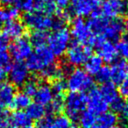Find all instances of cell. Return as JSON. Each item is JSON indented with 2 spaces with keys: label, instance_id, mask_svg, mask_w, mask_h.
I'll return each mask as SVG.
<instances>
[{
  "label": "cell",
  "instance_id": "1",
  "mask_svg": "<svg viewBox=\"0 0 128 128\" xmlns=\"http://www.w3.org/2000/svg\"><path fill=\"white\" fill-rule=\"evenodd\" d=\"M26 60V66L29 71L40 74L55 64V56L48 48L41 46L36 48Z\"/></svg>",
  "mask_w": 128,
  "mask_h": 128
},
{
  "label": "cell",
  "instance_id": "2",
  "mask_svg": "<svg viewBox=\"0 0 128 128\" xmlns=\"http://www.w3.org/2000/svg\"><path fill=\"white\" fill-rule=\"evenodd\" d=\"M70 42L71 34L66 26L54 30L48 38V48L55 57L65 54L70 48Z\"/></svg>",
  "mask_w": 128,
  "mask_h": 128
},
{
  "label": "cell",
  "instance_id": "3",
  "mask_svg": "<svg viewBox=\"0 0 128 128\" xmlns=\"http://www.w3.org/2000/svg\"><path fill=\"white\" fill-rule=\"evenodd\" d=\"M67 89L70 92H80L90 90L94 85L92 76L88 75L84 70L76 68L68 73L66 81Z\"/></svg>",
  "mask_w": 128,
  "mask_h": 128
},
{
  "label": "cell",
  "instance_id": "4",
  "mask_svg": "<svg viewBox=\"0 0 128 128\" xmlns=\"http://www.w3.org/2000/svg\"><path fill=\"white\" fill-rule=\"evenodd\" d=\"M54 18L50 14L39 11V10H32L26 12L23 17L24 26L32 31H48L54 28Z\"/></svg>",
  "mask_w": 128,
  "mask_h": 128
},
{
  "label": "cell",
  "instance_id": "5",
  "mask_svg": "<svg viewBox=\"0 0 128 128\" xmlns=\"http://www.w3.org/2000/svg\"><path fill=\"white\" fill-rule=\"evenodd\" d=\"M86 96L84 93L70 92L64 98V109L66 116L70 120H77L85 110Z\"/></svg>",
  "mask_w": 128,
  "mask_h": 128
},
{
  "label": "cell",
  "instance_id": "6",
  "mask_svg": "<svg viewBox=\"0 0 128 128\" xmlns=\"http://www.w3.org/2000/svg\"><path fill=\"white\" fill-rule=\"evenodd\" d=\"M104 0H70V13L76 18H85L99 13Z\"/></svg>",
  "mask_w": 128,
  "mask_h": 128
},
{
  "label": "cell",
  "instance_id": "7",
  "mask_svg": "<svg viewBox=\"0 0 128 128\" xmlns=\"http://www.w3.org/2000/svg\"><path fill=\"white\" fill-rule=\"evenodd\" d=\"M70 34L77 43L85 46H93L96 40V37L91 32L88 23L82 18H76L73 20Z\"/></svg>",
  "mask_w": 128,
  "mask_h": 128
},
{
  "label": "cell",
  "instance_id": "8",
  "mask_svg": "<svg viewBox=\"0 0 128 128\" xmlns=\"http://www.w3.org/2000/svg\"><path fill=\"white\" fill-rule=\"evenodd\" d=\"M65 54L66 62L68 65L78 68L84 65L88 59L92 55V49L90 46L76 42L70 45Z\"/></svg>",
  "mask_w": 128,
  "mask_h": 128
},
{
  "label": "cell",
  "instance_id": "9",
  "mask_svg": "<svg viewBox=\"0 0 128 128\" xmlns=\"http://www.w3.org/2000/svg\"><path fill=\"white\" fill-rule=\"evenodd\" d=\"M86 107L93 115L99 116L108 112L109 104L101 94L99 89L92 88L86 96Z\"/></svg>",
  "mask_w": 128,
  "mask_h": 128
},
{
  "label": "cell",
  "instance_id": "10",
  "mask_svg": "<svg viewBox=\"0 0 128 128\" xmlns=\"http://www.w3.org/2000/svg\"><path fill=\"white\" fill-rule=\"evenodd\" d=\"M101 10L104 16L110 20L126 16L128 13V0H104Z\"/></svg>",
  "mask_w": 128,
  "mask_h": 128
},
{
  "label": "cell",
  "instance_id": "11",
  "mask_svg": "<svg viewBox=\"0 0 128 128\" xmlns=\"http://www.w3.org/2000/svg\"><path fill=\"white\" fill-rule=\"evenodd\" d=\"M93 46H96L98 56L102 59V60L108 63H113L118 60L117 58L118 55L115 45L112 43V41L101 37H96V40Z\"/></svg>",
  "mask_w": 128,
  "mask_h": 128
},
{
  "label": "cell",
  "instance_id": "12",
  "mask_svg": "<svg viewBox=\"0 0 128 128\" xmlns=\"http://www.w3.org/2000/svg\"><path fill=\"white\" fill-rule=\"evenodd\" d=\"M30 40L28 38L21 37L15 41L9 46V52L11 56L17 62H23L26 60L34 51Z\"/></svg>",
  "mask_w": 128,
  "mask_h": 128
},
{
  "label": "cell",
  "instance_id": "13",
  "mask_svg": "<svg viewBox=\"0 0 128 128\" xmlns=\"http://www.w3.org/2000/svg\"><path fill=\"white\" fill-rule=\"evenodd\" d=\"M29 70L22 62H16L9 67L8 77L15 87H21L29 80Z\"/></svg>",
  "mask_w": 128,
  "mask_h": 128
},
{
  "label": "cell",
  "instance_id": "14",
  "mask_svg": "<svg viewBox=\"0 0 128 128\" xmlns=\"http://www.w3.org/2000/svg\"><path fill=\"white\" fill-rule=\"evenodd\" d=\"M123 32H124V26L122 20L119 18L108 20L101 34V38L108 40L110 41L118 40Z\"/></svg>",
  "mask_w": 128,
  "mask_h": 128
},
{
  "label": "cell",
  "instance_id": "15",
  "mask_svg": "<svg viewBox=\"0 0 128 128\" xmlns=\"http://www.w3.org/2000/svg\"><path fill=\"white\" fill-rule=\"evenodd\" d=\"M110 70V80L112 82L116 84H120L126 77L128 71V66L124 60H116L113 62Z\"/></svg>",
  "mask_w": 128,
  "mask_h": 128
},
{
  "label": "cell",
  "instance_id": "16",
  "mask_svg": "<svg viewBox=\"0 0 128 128\" xmlns=\"http://www.w3.org/2000/svg\"><path fill=\"white\" fill-rule=\"evenodd\" d=\"M54 96V94L51 86L48 85V84H40L37 91L34 95V99H35V103L45 106L51 103Z\"/></svg>",
  "mask_w": 128,
  "mask_h": 128
},
{
  "label": "cell",
  "instance_id": "17",
  "mask_svg": "<svg viewBox=\"0 0 128 128\" xmlns=\"http://www.w3.org/2000/svg\"><path fill=\"white\" fill-rule=\"evenodd\" d=\"M25 26L22 22L18 20H12L6 23V26L4 28V34L7 36L9 39L18 40L20 38L23 37L25 34Z\"/></svg>",
  "mask_w": 128,
  "mask_h": 128
},
{
  "label": "cell",
  "instance_id": "18",
  "mask_svg": "<svg viewBox=\"0 0 128 128\" xmlns=\"http://www.w3.org/2000/svg\"><path fill=\"white\" fill-rule=\"evenodd\" d=\"M15 95L16 89L11 82H4L0 84V103L3 106H11Z\"/></svg>",
  "mask_w": 128,
  "mask_h": 128
},
{
  "label": "cell",
  "instance_id": "19",
  "mask_svg": "<svg viewBox=\"0 0 128 128\" xmlns=\"http://www.w3.org/2000/svg\"><path fill=\"white\" fill-rule=\"evenodd\" d=\"M117 122L118 116L112 112H106L96 118L92 128H112Z\"/></svg>",
  "mask_w": 128,
  "mask_h": 128
},
{
  "label": "cell",
  "instance_id": "20",
  "mask_svg": "<svg viewBox=\"0 0 128 128\" xmlns=\"http://www.w3.org/2000/svg\"><path fill=\"white\" fill-rule=\"evenodd\" d=\"M10 123L16 128H23L26 126H31V119L26 114V112L23 110H16L13 112L9 118Z\"/></svg>",
  "mask_w": 128,
  "mask_h": 128
},
{
  "label": "cell",
  "instance_id": "21",
  "mask_svg": "<svg viewBox=\"0 0 128 128\" xmlns=\"http://www.w3.org/2000/svg\"><path fill=\"white\" fill-rule=\"evenodd\" d=\"M103 67V60L98 55H91L84 63V70L90 76H96Z\"/></svg>",
  "mask_w": 128,
  "mask_h": 128
},
{
  "label": "cell",
  "instance_id": "22",
  "mask_svg": "<svg viewBox=\"0 0 128 128\" xmlns=\"http://www.w3.org/2000/svg\"><path fill=\"white\" fill-rule=\"evenodd\" d=\"M99 90L104 98V99L108 102V104H110L112 100L118 96V91L117 87L112 82L103 84L99 88Z\"/></svg>",
  "mask_w": 128,
  "mask_h": 128
},
{
  "label": "cell",
  "instance_id": "23",
  "mask_svg": "<svg viewBox=\"0 0 128 128\" xmlns=\"http://www.w3.org/2000/svg\"><path fill=\"white\" fill-rule=\"evenodd\" d=\"M31 104V98L24 92L16 93L11 106L17 110H23Z\"/></svg>",
  "mask_w": 128,
  "mask_h": 128
},
{
  "label": "cell",
  "instance_id": "24",
  "mask_svg": "<svg viewBox=\"0 0 128 128\" xmlns=\"http://www.w3.org/2000/svg\"><path fill=\"white\" fill-rule=\"evenodd\" d=\"M46 108L43 105L40 104L38 103H31V104L26 109V114L30 118L31 120L39 121L42 118L45 117L46 114Z\"/></svg>",
  "mask_w": 128,
  "mask_h": 128
},
{
  "label": "cell",
  "instance_id": "25",
  "mask_svg": "<svg viewBox=\"0 0 128 128\" xmlns=\"http://www.w3.org/2000/svg\"><path fill=\"white\" fill-rule=\"evenodd\" d=\"M34 7L36 10L44 12L48 14L59 12L56 6H55V0H35Z\"/></svg>",
  "mask_w": 128,
  "mask_h": 128
},
{
  "label": "cell",
  "instance_id": "26",
  "mask_svg": "<svg viewBox=\"0 0 128 128\" xmlns=\"http://www.w3.org/2000/svg\"><path fill=\"white\" fill-rule=\"evenodd\" d=\"M48 35L45 31H32L30 38H28L32 46L38 48L41 46H45L46 43H48Z\"/></svg>",
  "mask_w": 128,
  "mask_h": 128
},
{
  "label": "cell",
  "instance_id": "27",
  "mask_svg": "<svg viewBox=\"0 0 128 128\" xmlns=\"http://www.w3.org/2000/svg\"><path fill=\"white\" fill-rule=\"evenodd\" d=\"M20 16V11L16 7H2L0 8V21L9 22L17 20Z\"/></svg>",
  "mask_w": 128,
  "mask_h": 128
},
{
  "label": "cell",
  "instance_id": "28",
  "mask_svg": "<svg viewBox=\"0 0 128 128\" xmlns=\"http://www.w3.org/2000/svg\"><path fill=\"white\" fill-rule=\"evenodd\" d=\"M48 110L49 112V115L52 114L60 113L64 109V96L63 95H54L51 103L48 105Z\"/></svg>",
  "mask_w": 128,
  "mask_h": 128
},
{
  "label": "cell",
  "instance_id": "29",
  "mask_svg": "<svg viewBox=\"0 0 128 128\" xmlns=\"http://www.w3.org/2000/svg\"><path fill=\"white\" fill-rule=\"evenodd\" d=\"M77 120L80 124V128H92L96 118H95V115H93L89 110H84L79 116Z\"/></svg>",
  "mask_w": 128,
  "mask_h": 128
},
{
  "label": "cell",
  "instance_id": "30",
  "mask_svg": "<svg viewBox=\"0 0 128 128\" xmlns=\"http://www.w3.org/2000/svg\"><path fill=\"white\" fill-rule=\"evenodd\" d=\"M115 46L118 55L123 59H128V35L119 39Z\"/></svg>",
  "mask_w": 128,
  "mask_h": 128
},
{
  "label": "cell",
  "instance_id": "31",
  "mask_svg": "<svg viewBox=\"0 0 128 128\" xmlns=\"http://www.w3.org/2000/svg\"><path fill=\"white\" fill-rule=\"evenodd\" d=\"M14 4L20 12L22 11L26 13L34 10L35 0H15Z\"/></svg>",
  "mask_w": 128,
  "mask_h": 128
},
{
  "label": "cell",
  "instance_id": "32",
  "mask_svg": "<svg viewBox=\"0 0 128 128\" xmlns=\"http://www.w3.org/2000/svg\"><path fill=\"white\" fill-rule=\"evenodd\" d=\"M39 82L37 80L34 79H29L22 87H23V92L26 94L28 96H34L36 91H37L38 86H39Z\"/></svg>",
  "mask_w": 128,
  "mask_h": 128
},
{
  "label": "cell",
  "instance_id": "33",
  "mask_svg": "<svg viewBox=\"0 0 128 128\" xmlns=\"http://www.w3.org/2000/svg\"><path fill=\"white\" fill-rule=\"evenodd\" d=\"M96 80L100 84H105V82H110V67L108 66H103L100 70L98 72L96 76Z\"/></svg>",
  "mask_w": 128,
  "mask_h": 128
},
{
  "label": "cell",
  "instance_id": "34",
  "mask_svg": "<svg viewBox=\"0 0 128 128\" xmlns=\"http://www.w3.org/2000/svg\"><path fill=\"white\" fill-rule=\"evenodd\" d=\"M12 56L10 54L9 48H0V66L8 68L11 66Z\"/></svg>",
  "mask_w": 128,
  "mask_h": 128
},
{
  "label": "cell",
  "instance_id": "35",
  "mask_svg": "<svg viewBox=\"0 0 128 128\" xmlns=\"http://www.w3.org/2000/svg\"><path fill=\"white\" fill-rule=\"evenodd\" d=\"M54 128H70L71 127V120L66 115H57L54 118Z\"/></svg>",
  "mask_w": 128,
  "mask_h": 128
},
{
  "label": "cell",
  "instance_id": "36",
  "mask_svg": "<svg viewBox=\"0 0 128 128\" xmlns=\"http://www.w3.org/2000/svg\"><path fill=\"white\" fill-rule=\"evenodd\" d=\"M51 88L54 95H63L64 91L67 89L66 82L63 79H57L53 82Z\"/></svg>",
  "mask_w": 128,
  "mask_h": 128
},
{
  "label": "cell",
  "instance_id": "37",
  "mask_svg": "<svg viewBox=\"0 0 128 128\" xmlns=\"http://www.w3.org/2000/svg\"><path fill=\"white\" fill-rule=\"evenodd\" d=\"M110 110H112V112L114 113H120L122 112V109L124 107V100L123 99L121 96H117L115 99H113L110 104Z\"/></svg>",
  "mask_w": 128,
  "mask_h": 128
},
{
  "label": "cell",
  "instance_id": "38",
  "mask_svg": "<svg viewBox=\"0 0 128 128\" xmlns=\"http://www.w3.org/2000/svg\"><path fill=\"white\" fill-rule=\"evenodd\" d=\"M36 128H54V118L51 115L45 116L37 122Z\"/></svg>",
  "mask_w": 128,
  "mask_h": 128
},
{
  "label": "cell",
  "instance_id": "39",
  "mask_svg": "<svg viewBox=\"0 0 128 128\" xmlns=\"http://www.w3.org/2000/svg\"><path fill=\"white\" fill-rule=\"evenodd\" d=\"M119 92L122 96L128 98V71L123 82L119 84Z\"/></svg>",
  "mask_w": 128,
  "mask_h": 128
},
{
  "label": "cell",
  "instance_id": "40",
  "mask_svg": "<svg viewBox=\"0 0 128 128\" xmlns=\"http://www.w3.org/2000/svg\"><path fill=\"white\" fill-rule=\"evenodd\" d=\"M121 113V119H122V123H121V126H124L128 124V99L126 101H124V107L122 109V112Z\"/></svg>",
  "mask_w": 128,
  "mask_h": 128
},
{
  "label": "cell",
  "instance_id": "41",
  "mask_svg": "<svg viewBox=\"0 0 128 128\" xmlns=\"http://www.w3.org/2000/svg\"><path fill=\"white\" fill-rule=\"evenodd\" d=\"M70 0H55V6H56L58 11L65 10L70 6Z\"/></svg>",
  "mask_w": 128,
  "mask_h": 128
},
{
  "label": "cell",
  "instance_id": "42",
  "mask_svg": "<svg viewBox=\"0 0 128 128\" xmlns=\"http://www.w3.org/2000/svg\"><path fill=\"white\" fill-rule=\"evenodd\" d=\"M7 119H8V118H7V115H6V112L4 110V108H3L2 104L0 103V128L8 122Z\"/></svg>",
  "mask_w": 128,
  "mask_h": 128
},
{
  "label": "cell",
  "instance_id": "43",
  "mask_svg": "<svg viewBox=\"0 0 128 128\" xmlns=\"http://www.w3.org/2000/svg\"><path fill=\"white\" fill-rule=\"evenodd\" d=\"M10 39L4 34H0V48H9Z\"/></svg>",
  "mask_w": 128,
  "mask_h": 128
},
{
  "label": "cell",
  "instance_id": "44",
  "mask_svg": "<svg viewBox=\"0 0 128 128\" xmlns=\"http://www.w3.org/2000/svg\"><path fill=\"white\" fill-rule=\"evenodd\" d=\"M6 78V68L0 66V84L4 82Z\"/></svg>",
  "mask_w": 128,
  "mask_h": 128
},
{
  "label": "cell",
  "instance_id": "45",
  "mask_svg": "<svg viewBox=\"0 0 128 128\" xmlns=\"http://www.w3.org/2000/svg\"><path fill=\"white\" fill-rule=\"evenodd\" d=\"M14 1H15V0H0L1 4H4V6H12V4H14Z\"/></svg>",
  "mask_w": 128,
  "mask_h": 128
},
{
  "label": "cell",
  "instance_id": "46",
  "mask_svg": "<svg viewBox=\"0 0 128 128\" xmlns=\"http://www.w3.org/2000/svg\"><path fill=\"white\" fill-rule=\"evenodd\" d=\"M123 26H124V31H126V32L128 35V18L123 22Z\"/></svg>",
  "mask_w": 128,
  "mask_h": 128
},
{
  "label": "cell",
  "instance_id": "47",
  "mask_svg": "<svg viewBox=\"0 0 128 128\" xmlns=\"http://www.w3.org/2000/svg\"><path fill=\"white\" fill-rule=\"evenodd\" d=\"M1 128H16V127H15L14 126H12V124L10 122H7L6 124H4V126H3Z\"/></svg>",
  "mask_w": 128,
  "mask_h": 128
},
{
  "label": "cell",
  "instance_id": "48",
  "mask_svg": "<svg viewBox=\"0 0 128 128\" xmlns=\"http://www.w3.org/2000/svg\"><path fill=\"white\" fill-rule=\"evenodd\" d=\"M112 128H126L124 126H121V124H118V126H115L114 127H112Z\"/></svg>",
  "mask_w": 128,
  "mask_h": 128
},
{
  "label": "cell",
  "instance_id": "49",
  "mask_svg": "<svg viewBox=\"0 0 128 128\" xmlns=\"http://www.w3.org/2000/svg\"><path fill=\"white\" fill-rule=\"evenodd\" d=\"M23 128H36V127H34V126H26V127H23Z\"/></svg>",
  "mask_w": 128,
  "mask_h": 128
},
{
  "label": "cell",
  "instance_id": "50",
  "mask_svg": "<svg viewBox=\"0 0 128 128\" xmlns=\"http://www.w3.org/2000/svg\"><path fill=\"white\" fill-rule=\"evenodd\" d=\"M70 128H80V127H79L78 126H76H76H71V127H70Z\"/></svg>",
  "mask_w": 128,
  "mask_h": 128
},
{
  "label": "cell",
  "instance_id": "51",
  "mask_svg": "<svg viewBox=\"0 0 128 128\" xmlns=\"http://www.w3.org/2000/svg\"><path fill=\"white\" fill-rule=\"evenodd\" d=\"M2 26H3V23L1 21H0V30H1V28H2Z\"/></svg>",
  "mask_w": 128,
  "mask_h": 128
}]
</instances>
